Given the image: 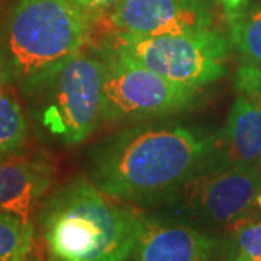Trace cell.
<instances>
[{
  "label": "cell",
  "mask_w": 261,
  "mask_h": 261,
  "mask_svg": "<svg viewBox=\"0 0 261 261\" xmlns=\"http://www.w3.org/2000/svg\"><path fill=\"white\" fill-rule=\"evenodd\" d=\"M140 211L75 177L53 190L39 226L53 261H126L144 221Z\"/></svg>",
  "instance_id": "7a4b0ae2"
},
{
  "label": "cell",
  "mask_w": 261,
  "mask_h": 261,
  "mask_svg": "<svg viewBox=\"0 0 261 261\" xmlns=\"http://www.w3.org/2000/svg\"><path fill=\"white\" fill-rule=\"evenodd\" d=\"M35 229L16 215L0 214V261H27L34 247Z\"/></svg>",
  "instance_id": "4fadbf2b"
},
{
  "label": "cell",
  "mask_w": 261,
  "mask_h": 261,
  "mask_svg": "<svg viewBox=\"0 0 261 261\" xmlns=\"http://www.w3.org/2000/svg\"><path fill=\"white\" fill-rule=\"evenodd\" d=\"M75 2L96 16H103L106 10L113 9L121 0H75Z\"/></svg>",
  "instance_id": "e0dca14e"
},
{
  "label": "cell",
  "mask_w": 261,
  "mask_h": 261,
  "mask_svg": "<svg viewBox=\"0 0 261 261\" xmlns=\"http://www.w3.org/2000/svg\"><path fill=\"white\" fill-rule=\"evenodd\" d=\"M113 31L134 35H176L211 29L207 0H121L108 16Z\"/></svg>",
  "instance_id": "ba28073f"
},
{
  "label": "cell",
  "mask_w": 261,
  "mask_h": 261,
  "mask_svg": "<svg viewBox=\"0 0 261 261\" xmlns=\"http://www.w3.org/2000/svg\"><path fill=\"white\" fill-rule=\"evenodd\" d=\"M233 86L245 96L261 93V65L243 63L233 75Z\"/></svg>",
  "instance_id": "2e32d148"
},
{
  "label": "cell",
  "mask_w": 261,
  "mask_h": 261,
  "mask_svg": "<svg viewBox=\"0 0 261 261\" xmlns=\"http://www.w3.org/2000/svg\"><path fill=\"white\" fill-rule=\"evenodd\" d=\"M261 160V106L254 97L240 94L224 129L216 135L214 154L205 170L258 164Z\"/></svg>",
  "instance_id": "8fae6325"
},
{
  "label": "cell",
  "mask_w": 261,
  "mask_h": 261,
  "mask_svg": "<svg viewBox=\"0 0 261 261\" xmlns=\"http://www.w3.org/2000/svg\"><path fill=\"white\" fill-rule=\"evenodd\" d=\"M96 16L75 0H16L0 53V73L19 87L89 47Z\"/></svg>",
  "instance_id": "3957f363"
},
{
  "label": "cell",
  "mask_w": 261,
  "mask_h": 261,
  "mask_svg": "<svg viewBox=\"0 0 261 261\" xmlns=\"http://www.w3.org/2000/svg\"><path fill=\"white\" fill-rule=\"evenodd\" d=\"M225 15L231 47L241 56L243 63L261 65V0L247 2Z\"/></svg>",
  "instance_id": "7c38bea8"
},
{
  "label": "cell",
  "mask_w": 261,
  "mask_h": 261,
  "mask_svg": "<svg viewBox=\"0 0 261 261\" xmlns=\"http://www.w3.org/2000/svg\"><path fill=\"white\" fill-rule=\"evenodd\" d=\"M250 97H254V99H255V100H257V102L260 103V106H261V93L255 94V96H250Z\"/></svg>",
  "instance_id": "44dd1931"
},
{
  "label": "cell",
  "mask_w": 261,
  "mask_h": 261,
  "mask_svg": "<svg viewBox=\"0 0 261 261\" xmlns=\"http://www.w3.org/2000/svg\"><path fill=\"white\" fill-rule=\"evenodd\" d=\"M28 135V122L16 97L0 90V155L22 148Z\"/></svg>",
  "instance_id": "5bb4252c"
},
{
  "label": "cell",
  "mask_w": 261,
  "mask_h": 261,
  "mask_svg": "<svg viewBox=\"0 0 261 261\" xmlns=\"http://www.w3.org/2000/svg\"><path fill=\"white\" fill-rule=\"evenodd\" d=\"M222 241L203 226L168 215L144 216L132 261H215Z\"/></svg>",
  "instance_id": "9c48e42d"
},
{
  "label": "cell",
  "mask_w": 261,
  "mask_h": 261,
  "mask_svg": "<svg viewBox=\"0 0 261 261\" xmlns=\"http://www.w3.org/2000/svg\"><path fill=\"white\" fill-rule=\"evenodd\" d=\"M258 205H260V206H261V197H260V202H258Z\"/></svg>",
  "instance_id": "7402d4cb"
},
{
  "label": "cell",
  "mask_w": 261,
  "mask_h": 261,
  "mask_svg": "<svg viewBox=\"0 0 261 261\" xmlns=\"http://www.w3.org/2000/svg\"><path fill=\"white\" fill-rule=\"evenodd\" d=\"M216 135L174 121L113 132L89 152L90 180L123 202L161 205L205 170Z\"/></svg>",
  "instance_id": "6da1fadb"
},
{
  "label": "cell",
  "mask_w": 261,
  "mask_h": 261,
  "mask_svg": "<svg viewBox=\"0 0 261 261\" xmlns=\"http://www.w3.org/2000/svg\"><path fill=\"white\" fill-rule=\"evenodd\" d=\"M103 61V122H142L186 112L200 87L174 83L144 67L97 47Z\"/></svg>",
  "instance_id": "8992f818"
},
{
  "label": "cell",
  "mask_w": 261,
  "mask_h": 261,
  "mask_svg": "<svg viewBox=\"0 0 261 261\" xmlns=\"http://www.w3.org/2000/svg\"><path fill=\"white\" fill-rule=\"evenodd\" d=\"M218 2L224 6L225 13H226V12H233V10L240 9L248 0H218Z\"/></svg>",
  "instance_id": "d6986e66"
},
{
  "label": "cell",
  "mask_w": 261,
  "mask_h": 261,
  "mask_svg": "<svg viewBox=\"0 0 261 261\" xmlns=\"http://www.w3.org/2000/svg\"><path fill=\"white\" fill-rule=\"evenodd\" d=\"M48 261H53V260H48Z\"/></svg>",
  "instance_id": "603a6c76"
},
{
  "label": "cell",
  "mask_w": 261,
  "mask_h": 261,
  "mask_svg": "<svg viewBox=\"0 0 261 261\" xmlns=\"http://www.w3.org/2000/svg\"><path fill=\"white\" fill-rule=\"evenodd\" d=\"M260 197L261 167L252 164L203 170L161 205L164 215L215 228L244 222Z\"/></svg>",
  "instance_id": "52a82bcc"
},
{
  "label": "cell",
  "mask_w": 261,
  "mask_h": 261,
  "mask_svg": "<svg viewBox=\"0 0 261 261\" xmlns=\"http://www.w3.org/2000/svg\"><path fill=\"white\" fill-rule=\"evenodd\" d=\"M16 0H0V53L5 42L6 28H8V20H9L10 10L13 8Z\"/></svg>",
  "instance_id": "ac0fdd59"
},
{
  "label": "cell",
  "mask_w": 261,
  "mask_h": 261,
  "mask_svg": "<svg viewBox=\"0 0 261 261\" xmlns=\"http://www.w3.org/2000/svg\"><path fill=\"white\" fill-rule=\"evenodd\" d=\"M54 174V164L42 154L16 151L0 155V214L32 222V214L53 185Z\"/></svg>",
  "instance_id": "30bf717a"
},
{
  "label": "cell",
  "mask_w": 261,
  "mask_h": 261,
  "mask_svg": "<svg viewBox=\"0 0 261 261\" xmlns=\"http://www.w3.org/2000/svg\"><path fill=\"white\" fill-rule=\"evenodd\" d=\"M5 86H8V84H6L5 79H3V75H2V73H0V90H2V89H5Z\"/></svg>",
  "instance_id": "ffe728a7"
},
{
  "label": "cell",
  "mask_w": 261,
  "mask_h": 261,
  "mask_svg": "<svg viewBox=\"0 0 261 261\" xmlns=\"http://www.w3.org/2000/svg\"><path fill=\"white\" fill-rule=\"evenodd\" d=\"M38 134L61 145L87 140L103 122V61L80 51L20 86Z\"/></svg>",
  "instance_id": "277c9868"
},
{
  "label": "cell",
  "mask_w": 261,
  "mask_h": 261,
  "mask_svg": "<svg viewBox=\"0 0 261 261\" xmlns=\"http://www.w3.org/2000/svg\"><path fill=\"white\" fill-rule=\"evenodd\" d=\"M100 45L174 83L203 87L226 74L231 42L222 32L211 28L176 35L113 31Z\"/></svg>",
  "instance_id": "5b68a950"
},
{
  "label": "cell",
  "mask_w": 261,
  "mask_h": 261,
  "mask_svg": "<svg viewBox=\"0 0 261 261\" xmlns=\"http://www.w3.org/2000/svg\"><path fill=\"white\" fill-rule=\"evenodd\" d=\"M224 261H261V221H244L235 228Z\"/></svg>",
  "instance_id": "9a60e30c"
}]
</instances>
